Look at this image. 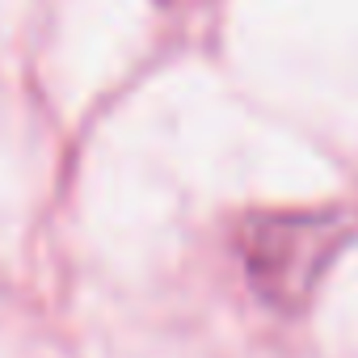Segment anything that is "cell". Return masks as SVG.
Here are the masks:
<instances>
[{"label":"cell","mask_w":358,"mask_h":358,"mask_svg":"<svg viewBox=\"0 0 358 358\" xmlns=\"http://www.w3.org/2000/svg\"><path fill=\"white\" fill-rule=\"evenodd\" d=\"M350 241L354 224L337 211H266L241 224L236 253L266 303L299 312Z\"/></svg>","instance_id":"obj_1"}]
</instances>
